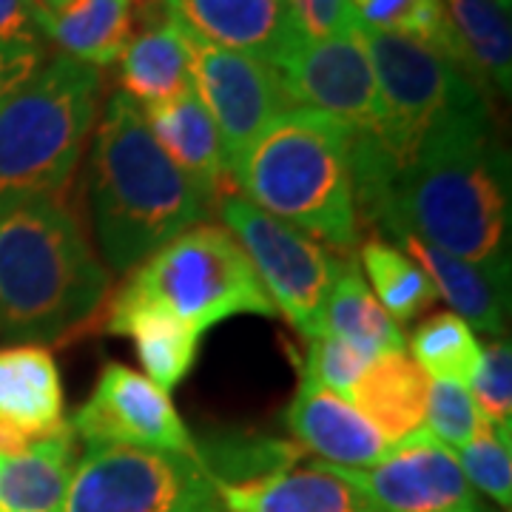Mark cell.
Masks as SVG:
<instances>
[{
    "instance_id": "18",
    "label": "cell",
    "mask_w": 512,
    "mask_h": 512,
    "mask_svg": "<svg viewBox=\"0 0 512 512\" xmlns=\"http://www.w3.org/2000/svg\"><path fill=\"white\" fill-rule=\"evenodd\" d=\"M404 254L413 256L430 276L436 296L444 299L458 319L478 333H490L504 339L510 328V282H501L476 262H467L456 254H447L436 245L413 237L407 231L393 234Z\"/></svg>"
},
{
    "instance_id": "30",
    "label": "cell",
    "mask_w": 512,
    "mask_h": 512,
    "mask_svg": "<svg viewBox=\"0 0 512 512\" xmlns=\"http://www.w3.org/2000/svg\"><path fill=\"white\" fill-rule=\"evenodd\" d=\"M424 424L433 439H439L444 447L458 450L464 444L478 439L487 427H493L478 410L476 399L467 384L458 382H430L427 390V413Z\"/></svg>"
},
{
    "instance_id": "19",
    "label": "cell",
    "mask_w": 512,
    "mask_h": 512,
    "mask_svg": "<svg viewBox=\"0 0 512 512\" xmlns=\"http://www.w3.org/2000/svg\"><path fill=\"white\" fill-rule=\"evenodd\" d=\"M106 330L134 342L146 376L165 393L183 382L197 362L200 336L163 305L140 299L126 288L111 299Z\"/></svg>"
},
{
    "instance_id": "4",
    "label": "cell",
    "mask_w": 512,
    "mask_h": 512,
    "mask_svg": "<svg viewBox=\"0 0 512 512\" xmlns=\"http://www.w3.org/2000/svg\"><path fill=\"white\" fill-rule=\"evenodd\" d=\"M239 197L350 256L362 245V222L350 171V128L328 114L291 106L256 134L231 163Z\"/></svg>"
},
{
    "instance_id": "22",
    "label": "cell",
    "mask_w": 512,
    "mask_h": 512,
    "mask_svg": "<svg viewBox=\"0 0 512 512\" xmlns=\"http://www.w3.org/2000/svg\"><path fill=\"white\" fill-rule=\"evenodd\" d=\"M456 37V69L487 100L512 92L510 9L495 0H441Z\"/></svg>"
},
{
    "instance_id": "1",
    "label": "cell",
    "mask_w": 512,
    "mask_h": 512,
    "mask_svg": "<svg viewBox=\"0 0 512 512\" xmlns=\"http://www.w3.org/2000/svg\"><path fill=\"white\" fill-rule=\"evenodd\" d=\"M510 185V154L495 134L493 103L478 97L430 128L387 185L373 225L390 237L407 231L510 282Z\"/></svg>"
},
{
    "instance_id": "20",
    "label": "cell",
    "mask_w": 512,
    "mask_h": 512,
    "mask_svg": "<svg viewBox=\"0 0 512 512\" xmlns=\"http://www.w3.org/2000/svg\"><path fill=\"white\" fill-rule=\"evenodd\" d=\"M217 484V481H214ZM225 512H365V498L325 464L288 467L282 473L217 484Z\"/></svg>"
},
{
    "instance_id": "25",
    "label": "cell",
    "mask_w": 512,
    "mask_h": 512,
    "mask_svg": "<svg viewBox=\"0 0 512 512\" xmlns=\"http://www.w3.org/2000/svg\"><path fill=\"white\" fill-rule=\"evenodd\" d=\"M117 63L120 94H126L140 109L168 103L191 89L188 40L183 29L168 18L163 23H151L140 35L131 37Z\"/></svg>"
},
{
    "instance_id": "15",
    "label": "cell",
    "mask_w": 512,
    "mask_h": 512,
    "mask_svg": "<svg viewBox=\"0 0 512 512\" xmlns=\"http://www.w3.org/2000/svg\"><path fill=\"white\" fill-rule=\"evenodd\" d=\"M285 424L302 450L330 467L367 470L393 450V444L348 399L308 379H299Z\"/></svg>"
},
{
    "instance_id": "8",
    "label": "cell",
    "mask_w": 512,
    "mask_h": 512,
    "mask_svg": "<svg viewBox=\"0 0 512 512\" xmlns=\"http://www.w3.org/2000/svg\"><path fill=\"white\" fill-rule=\"evenodd\" d=\"M359 35L373 63L382 106L379 131L370 137L382 146L396 177L413 160L430 128L484 94L453 63L419 40L365 26H359Z\"/></svg>"
},
{
    "instance_id": "28",
    "label": "cell",
    "mask_w": 512,
    "mask_h": 512,
    "mask_svg": "<svg viewBox=\"0 0 512 512\" xmlns=\"http://www.w3.org/2000/svg\"><path fill=\"white\" fill-rule=\"evenodd\" d=\"M407 345L413 350V362L427 376L458 384L473 382L484 353L476 330L450 311L433 313L419 322Z\"/></svg>"
},
{
    "instance_id": "35",
    "label": "cell",
    "mask_w": 512,
    "mask_h": 512,
    "mask_svg": "<svg viewBox=\"0 0 512 512\" xmlns=\"http://www.w3.org/2000/svg\"><path fill=\"white\" fill-rule=\"evenodd\" d=\"M43 66L40 43H6L0 40V106Z\"/></svg>"
},
{
    "instance_id": "16",
    "label": "cell",
    "mask_w": 512,
    "mask_h": 512,
    "mask_svg": "<svg viewBox=\"0 0 512 512\" xmlns=\"http://www.w3.org/2000/svg\"><path fill=\"white\" fill-rule=\"evenodd\" d=\"M143 117L165 157L183 171L188 183L200 191L205 205L217 214V205L231 194V168L225 160L220 131L194 89L160 106H148Z\"/></svg>"
},
{
    "instance_id": "2",
    "label": "cell",
    "mask_w": 512,
    "mask_h": 512,
    "mask_svg": "<svg viewBox=\"0 0 512 512\" xmlns=\"http://www.w3.org/2000/svg\"><path fill=\"white\" fill-rule=\"evenodd\" d=\"M106 262L63 200L0 211V339L57 345L89 328L109 296Z\"/></svg>"
},
{
    "instance_id": "11",
    "label": "cell",
    "mask_w": 512,
    "mask_h": 512,
    "mask_svg": "<svg viewBox=\"0 0 512 512\" xmlns=\"http://www.w3.org/2000/svg\"><path fill=\"white\" fill-rule=\"evenodd\" d=\"M274 69L293 106L322 111L353 131H379V83L359 26L325 40H302Z\"/></svg>"
},
{
    "instance_id": "7",
    "label": "cell",
    "mask_w": 512,
    "mask_h": 512,
    "mask_svg": "<svg viewBox=\"0 0 512 512\" xmlns=\"http://www.w3.org/2000/svg\"><path fill=\"white\" fill-rule=\"evenodd\" d=\"M60 512H225L197 456L97 444L74 461Z\"/></svg>"
},
{
    "instance_id": "5",
    "label": "cell",
    "mask_w": 512,
    "mask_h": 512,
    "mask_svg": "<svg viewBox=\"0 0 512 512\" xmlns=\"http://www.w3.org/2000/svg\"><path fill=\"white\" fill-rule=\"evenodd\" d=\"M103 77L57 55L0 106V211L57 200L89 143Z\"/></svg>"
},
{
    "instance_id": "9",
    "label": "cell",
    "mask_w": 512,
    "mask_h": 512,
    "mask_svg": "<svg viewBox=\"0 0 512 512\" xmlns=\"http://www.w3.org/2000/svg\"><path fill=\"white\" fill-rule=\"evenodd\" d=\"M222 225L237 237L276 313L302 336H322V319L342 256H333L308 234L228 194L217 205Z\"/></svg>"
},
{
    "instance_id": "12",
    "label": "cell",
    "mask_w": 512,
    "mask_h": 512,
    "mask_svg": "<svg viewBox=\"0 0 512 512\" xmlns=\"http://www.w3.org/2000/svg\"><path fill=\"white\" fill-rule=\"evenodd\" d=\"M185 40L191 89L220 131L225 160L231 168L239 154L254 143L256 134L293 103L282 89L274 66L239 52L214 49L188 35Z\"/></svg>"
},
{
    "instance_id": "24",
    "label": "cell",
    "mask_w": 512,
    "mask_h": 512,
    "mask_svg": "<svg viewBox=\"0 0 512 512\" xmlns=\"http://www.w3.org/2000/svg\"><path fill=\"white\" fill-rule=\"evenodd\" d=\"M74 441L66 424L20 453H0V512H60L77 458Z\"/></svg>"
},
{
    "instance_id": "14",
    "label": "cell",
    "mask_w": 512,
    "mask_h": 512,
    "mask_svg": "<svg viewBox=\"0 0 512 512\" xmlns=\"http://www.w3.org/2000/svg\"><path fill=\"white\" fill-rule=\"evenodd\" d=\"M165 18L214 49L276 66L302 43L285 0H160Z\"/></svg>"
},
{
    "instance_id": "29",
    "label": "cell",
    "mask_w": 512,
    "mask_h": 512,
    "mask_svg": "<svg viewBox=\"0 0 512 512\" xmlns=\"http://www.w3.org/2000/svg\"><path fill=\"white\" fill-rule=\"evenodd\" d=\"M359 26L419 40L456 66L453 23L441 0H350Z\"/></svg>"
},
{
    "instance_id": "31",
    "label": "cell",
    "mask_w": 512,
    "mask_h": 512,
    "mask_svg": "<svg viewBox=\"0 0 512 512\" xmlns=\"http://www.w3.org/2000/svg\"><path fill=\"white\" fill-rule=\"evenodd\" d=\"M470 393L498 439L512 444V345L507 336L484 348Z\"/></svg>"
},
{
    "instance_id": "27",
    "label": "cell",
    "mask_w": 512,
    "mask_h": 512,
    "mask_svg": "<svg viewBox=\"0 0 512 512\" xmlns=\"http://www.w3.org/2000/svg\"><path fill=\"white\" fill-rule=\"evenodd\" d=\"M356 251H359V268L373 285L370 291L396 325L413 322L439 299L430 276L399 245L382 237H370Z\"/></svg>"
},
{
    "instance_id": "21",
    "label": "cell",
    "mask_w": 512,
    "mask_h": 512,
    "mask_svg": "<svg viewBox=\"0 0 512 512\" xmlns=\"http://www.w3.org/2000/svg\"><path fill=\"white\" fill-rule=\"evenodd\" d=\"M40 35L63 57L86 66H111L134 37L131 0H49L40 12Z\"/></svg>"
},
{
    "instance_id": "33",
    "label": "cell",
    "mask_w": 512,
    "mask_h": 512,
    "mask_svg": "<svg viewBox=\"0 0 512 512\" xmlns=\"http://www.w3.org/2000/svg\"><path fill=\"white\" fill-rule=\"evenodd\" d=\"M370 362L373 359H367L365 353H359L345 342L322 333V336H313L311 345H308L302 379L319 384V387H325V390L350 402V393H353V387L362 379V373Z\"/></svg>"
},
{
    "instance_id": "36",
    "label": "cell",
    "mask_w": 512,
    "mask_h": 512,
    "mask_svg": "<svg viewBox=\"0 0 512 512\" xmlns=\"http://www.w3.org/2000/svg\"><path fill=\"white\" fill-rule=\"evenodd\" d=\"M40 0H0V40L40 43Z\"/></svg>"
},
{
    "instance_id": "37",
    "label": "cell",
    "mask_w": 512,
    "mask_h": 512,
    "mask_svg": "<svg viewBox=\"0 0 512 512\" xmlns=\"http://www.w3.org/2000/svg\"><path fill=\"white\" fill-rule=\"evenodd\" d=\"M131 3H137V6H163L160 0H131Z\"/></svg>"
},
{
    "instance_id": "17",
    "label": "cell",
    "mask_w": 512,
    "mask_h": 512,
    "mask_svg": "<svg viewBox=\"0 0 512 512\" xmlns=\"http://www.w3.org/2000/svg\"><path fill=\"white\" fill-rule=\"evenodd\" d=\"M63 413V382L52 350L0 348V427L29 441L49 439L69 424Z\"/></svg>"
},
{
    "instance_id": "3",
    "label": "cell",
    "mask_w": 512,
    "mask_h": 512,
    "mask_svg": "<svg viewBox=\"0 0 512 512\" xmlns=\"http://www.w3.org/2000/svg\"><path fill=\"white\" fill-rule=\"evenodd\" d=\"M94 231L106 268L128 274L214 214L165 157L143 109L126 94L106 103L92 151Z\"/></svg>"
},
{
    "instance_id": "6",
    "label": "cell",
    "mask_w": 512,
    "mask_h": 512,
    "mask_svg": "<svg viewBox=\"0 0 512 512\" xmlns=\"http://www.w3.org/2000/svg\"><path fill=\"white\" fill-rule=\"evenodd\" d=\"M126 291L163 305L197 336L239 313L276 316L237 237L214 222L188 228L134 268Z\"/></svg>"
},
{
    "instance_id": "34",
    "label": "cell",
    "mask_w": 512,
    "mask_h": 512,
    "mask_svg": "<svg viewBox=\"0 0 512 512\" xmlns=\"http://www.w3.org/2000/svg\"><path fill=\"white\" fill-rule=\"evenodd\" d=\"M302 40H325L359 26L350 0H285Z\"/></svg>"
},
{
    "instance_id": "23",
    "label": "cell",
    "mask_w": 512,
    "mask_h": 512,
    "mask_svg": "<svg viewBox=\"0 0 512 512\" xmlns=\"http://www.w3.org/2000/svg\"><path fill=\"white\" fill-rule=\"evenodd\" d=\"M430 376L407 353L373 359L350 393V404L393 447L424 430Z\"/></svg>"
},
{
    "instance_id": "13",
    "label": "cell",
    "mask_w": 512,
    "mask_h": 512,
    "mask_svg": "<svg viewBox=\"0 0 512 512\" xmlns=\"http://www.w3.org/2000/svg\"><path fill=\"white\" fill-rule=\"evenodd\" d=\"M69 427L74 439H83L89 447L126 444L197 456V441L174 410L171 396L120 362L100 370L92 399L74 413Z\"/></svg>"
},
{
    "instance_id": "38",
    "label": "cell",
    "mask_w": 512,
    "mask_h": 512,
    "mask_svg": "<svg viewBox=\"0 0 512 512\" xmlns=\"http://www.w3.org/2000/svg\"><path fill=\"white\" fill-rule=\"evenodd\" d=\"M495 3H498V6H504V9H510L512 6V0H495Z\"/></svg>"
},
{
    "instance_id": "10",
    "label": "cell",
    "mask_w": 512,
    "mask_h": 512,
    "mask_svg": "<svg viewBox=\"0 0 512 512\" xmlns=\"http://www.w3.org/2000/svg\"><path fill=\"white\" fill-rule=\"evenodd\" d=\"M325 467L365 498V512H487L453 450L427 427L367 470Z\"/></svg>"
},
{
    "instance_id": "26",
    "label": "cell",
    "mask_w": 512,
    "mask_h": 512,
    "mask_svg": "<svg viewBox=\"0 0 512 512\" xmlns=\"http://www.w3.org/2000/svg\"><path fill=\"white\" fill-rule=\"evenodd\" d=\"M322 333L365 353L367 359L407 353V336L376 302L356 256H342L339 274L333 279L325 305Z\"/></svg>"
},
{
    "instance_id": "32",
    "label": "cell",
    "mask_w": 512,
    "mask_h": 512,
    "mask_svg": "<svg viewBox=\"0 0 512 512\" xmlns=\"http://www.w3.org/2000/svg\"><path fill=\"white\" fill-rule=\"evenodd\" d=\"M512 444L498 439L493 427H487L478 439L453 450L464 478L473 484V490L490 495L504 510L512 507Z\"/></svg>"
},
{
    "instance_id": "39",
    "label": "cell",
    "mask_w": 512,
    "mask_h": 512,
    "mask_svg": "<svg viewBox=\"0 0 512 512\" xmlns=\"http://www.w3.org/2000/svg\"><path fill=\"white\" fill-rule=\"evenodd\" d=\"M40 3H49V0H40Z\"/></svg>"
}]
</instances>
